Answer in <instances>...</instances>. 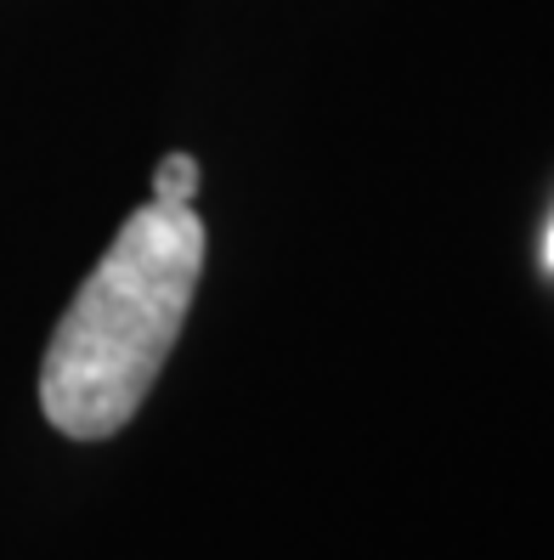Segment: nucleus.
Segmentation results:
<instances>
[{
    "label": "nucleus",
    "mask_w": 554,
    "mask_h": 560,
    "mask_svg": "<svg viewBox=\"0 0 554 560\" xmlns=\"http://www.w3.org/2000/svg\"><path fill=\"white\" fill-rule=\"evenodd\" d=\"M192 192H199V159H192V153H170V159H158L153 205H192Z\"/></svg>",
    "instance_id": "nucleus-2"
},
{
    "label": "nucleus",
    "mask_w": 554,
    "mask_h": 560,
    "mask_svg": "<svg viewBox=\"0 0 554 560\" xmlns=\"http://www.w3.org/2000/svg\"><path fill=\"white\" fill-rule=\"evenodd\" d=\"M204 278V221L192 205H142L80 283L40 362V408L62 436L125 431L170 362Z\"/></svg>",
    "instance_id": "nucleus-1"
},
{
    "label": "nucleus",
    "mask_w": 554,
    "mask_h": 560,
    "mask_svg": "<svg viewBox=\"0 0 554 560\" xmlns=\"http://www.w3.org/2000/svg\"><path fill=\"white\" fill-rule=\"evenodd\" d=\"M543 255H549V267H554V226H549V244H543Z\"/></svg>",
    "instance_id": "nucleus-3"
}]
</instances>
